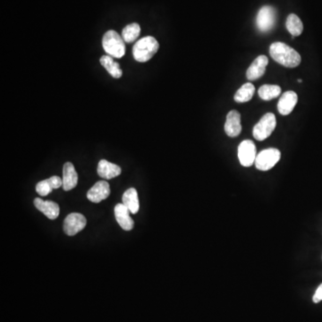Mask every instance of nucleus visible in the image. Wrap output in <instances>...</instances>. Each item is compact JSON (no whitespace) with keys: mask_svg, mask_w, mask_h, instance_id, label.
<instances>
[{"mask_svg":"<svg viewBox=\"0 0 322 322\" xmlns=\"http://www.w3.org/2000/svg\"><path fill=\"white\" fill-rule=\"evenodd\" d=\"M270 54L276 62L286 68H296L302 60L298 52L283 42L271 44Z\"/></svg>","mask_w":322,"mask_h":322,"instance_id":"1","label":"nucleus"},{"mask_svg":"<svg viewBox=\"0 0 322 322\" xmlns=\"http://www.w3.org/2000/svg\"><path fill=\"white\" fill-rule=\"evenodd\" d=\"M159 44L152 36H146L138 40L133 48V56L140 63L147 62L158 52Z\"/></svg>","mask_w":322,"mask_h":322,"instance_id":"2","label":"nucleus"},{"mask_svg":"<svg viewBox=\"0 0 322 322\" xmlns=\"http://www.w3.org/2000/svg\"><path fill=\"white\" fill-rule=\"evenodd\" d=\"M102 47L109 56L121 58L125 54V44L122 36L113 30L107 31L102 39Z\"/></svg>","mask_w":322,"mask_h":322,"instance_id":"3","label":"nucleus"},{"mask_svg":"<svg viewBox=\"0 0 322 322\" xmlns=\"http://www.w3.org/2000/svg\"><path fill=\"white\" fill-rule=\"evenodd\" d=\"M277 125V120L273 113H267L253 127V137L257 141H264L271 136Z\"/></svg>","mask_w":322,"mask_h":322,"instance_id":"4","label":"nucleus"},{"mask_svg":"<svg viewBox=\"0 0 322 322\" xmlns=\"http://www.w3.org/2000/svg\"><path fill=\"white\" fill-rule=\"evenodd\" d=\"M281 158V153L278 149L270 148L259 153L255 159V167L261 171H268L275 167Z\"/></svg>","mask_w":322,"mask_h":322,"instance_id":"5","label":"nucleus"},{"mask_svg":"<svg viewBox=\"0 0 322 322\" xmlns=\"http://www.w3.org/2000/svg\"><path fill=\"white\" fill-rule=\"evenodd\" d=\"M276 23V10L271 6H265L260 9L256 17V25L259 31L268 32L274 27Z\"/></svg>","mask_w":322,"mask_h":322,"instance_id":"6","label":"nucleus"},{"mask_svg":"<svg viewBox=\"0 0 322 322\" xmlns=\"http://www.w3.org/2000/svg\"><path fill=\"white\" fill-rule=\"evenodd\" d=\"M257 151L254 143L250 140H245L238 146V159L243 167H250L255 162Z\"/></svg>","mask_w":322,"mask_h":322,"instance_id":"7","label":"nucleus"},{"mask_svg":"<svg viewBox=\"0 0 322 322\" xmlns=\"http://www.w3.org/2000/svg\"><path fill=\"white\" fill-rule=\"evenodd\" d=\"M87 220L84 215L80 213H71L65 219V233L69 236H74L86 227Z\"/></svg>","mask_w":322,"mask_h":322,"instance_id":"8","label":"nucleus"},{"mask_svg":"<svg viewBox=\"0 0 322 322\" xmlns=\"http://www.w3.org/2000/svg\"><path fill=\"white\" fill-rule=\"evenodd\" d=\"M110 195V187L106 181H99L89 190L87 198L92 203H99Z\"/></svg>","mask_w":322,"mask_h":322,"instance_id":"9","label":"nucleus"},{"mask_svg":"<svg viewBox=\"0 0 322 322\" xmlns=\"http://www.w3.org/2000/svg\"><path fill=\"white\" fill-rule=\"evenodd\" d=\"M225 132L229 137H237L242 132L241 115L237 110H231L227 115Z\"/></svg>","mask_w":322,"mask_h":322,"instance_id":"10","label":"nucleus"},{"mask_svg":"<svg viewBox=\"0 0 322 322\" xmlns=\"http://www.w3.org/2000/svg\"><path fill=\"white\" fill-rule=\"evenodd\" d=\"M297 101H298V96L295 92L293 91L284 92L279 99L278 110L282 115H289L291 112L294 110Z\"/></svg>","mask_w":322,"mask_h":322,"instance_id":"11","label":"nucleus"},{"mask_svg":"<svg viewBox=\"0 0 322 322\" xmlns=\"http://www.w3.org/2000/svg\"><path fill=\"white\" fill-rule=\"evenodd\" d=\"M269 64V59L266 56H259L247 69L246 77L249 81H255L261 78L265 74L267 66Z\"/></svg>","mask_w":322,"mask_h":322,"instance_id":"12","label":"nucleus"},{"mask_svg":"<svg viewBox=\"0 0 322 322\" xmlns=\"http://www.w3.org/2000/svg\"><path fill=\"white\" fill-rule=\"evenodd\" d=\"M130 211L123 203L116 204L115 207V217L116 221L123 230L130 231L134 228L135 222L130 217Z\"/></svg>","mask_w":322,"mask_h":322,"instance_id":"13","label":"nucleus"},{"mask_svg":"<svg viewBox=\"0 0 322 322\" xmlns=\"http://www.w3.org/2000/svg\"><path fill=\"white\" fill-rule=\"evenodd\" d=\"M34 206L49 219H56L59 216V205L52 201H43L40 198L34 199Z\"/></svg>","mask_w":322,"mask_h":322,"instance_id":"14","label":"nucleus"},{"mask_svg":"<svg viewBox=\"0 0 322 322\" xmlns=\"http://www.w3.org/2000/svg\"><path fill=\"white\" fill-rule=\"evenodd\" d=\"M63 186V180L57 175H54L48 179L40 181L36 185V191L40 196H47L49 195L54 189H57Z\"/></svg>","mask_w":322,"mask_h":322,"instance_id":"15","label":"nucleus"},{"mask_svg":"<svg viewBox=\"0 0 322 322\" xmlns=\"http://www.w3.org/2000/svg\"><path fill=\"white\" fill-rule=\"evenodd\" d=\"M63 188L65 191H70L77 185L78 175L71 162H67L63 167Z\"/></svg>","mask_w":322,"mask_h":322,"instance_id":"16","label":"nucleus"},{"mask_svg":"<svg viewBox=\"0 0 322 322\" xmlns=\"http://www.w3.org/2000/svg\"><path fill=\"white\" fill-rule=\"evenodd\" d=\"M98 175L104 179L115 178L121 174V167L115 164L101 159L98 165Z\"/></svg>","mask_w":322,"mask_h":322,"instance_id":"17","label":"nucleus"},{"mask_svg":"<svg viewBox=\"0 0 322 322\" xmlns=\"http://www.w3.org/2000/svg\"><path fill=\"white\" fill-rule=\"evenodd\" d=\"M123 204L132 214H136L140 209L139 198L136 188H129L123 195Z\"/></svg>","mask_w":322,"mask_h":322,"instance_id":"18","label":"nucleus"},{"mask_svg":"<svg viewBox=\"0 0 322 322\" xmlns=\"http://www.w3.org/2000/svg\"><path fill=\"white\" fill-rule=\"evenodd\" d=\"M100 64L103 67L110 76L115 79H119L123 76V71L120 69L119 64L116 63L113 59V57L109 55L100 57Z\"/></svg>","mask_w":322,"mask_h":322,"instance_id":"19","label":"nucleus"},{"mask_svg":"<svg viewBox=\"0 0 322 322\" xmlns=\"http://www.w3.org/2000/svg\"><path fill=\"white\" fill-rule=\"evenodd\" d=\"M254 92L255 87L253 84L250 83L244 84L235 93V100L238 103L248 102L252 99Z\"/></svg>","mask_w":322,"mask_h":322,"instance_id":"20","label":"nucleus"},{"mask_svg":"<svg viewBox=\"0 0 322 322\" xmlns=\"http://www.w3.org/2000/svg\"><path fill=\"white\" fill-rule=\"evenodd\" d=\"M286 29L290 32L293 37L301 35L303 31V24L298 16L294 14H291L287 16L286 23Z\"/></svg>","mask_w":322,"mask_h":322,"instance_id":"21","label":"nucleus"},{"mask_svg":"<svg viewBox=\"0 0 322 322\" xmlns=\"http://www.w3.org/2000/svg\"><path fill=\"white\" fill-rule=\"evenodd\" d=\"M259 96L263 100H271L278 98L281 93V88L279 85L264 84L259 89Z\"/></svg>","mask_w":322,"mask_h":322,"instance_id":"22","label":"nucleus"},{"mask_svg":"<svg viewBox=\"0 0 322 322\" xmlns=\"http://www.w3.org/2000/svg\"><path fill=\"white\" fill-rule=\"evenodd\" d=\"M141 34V27L137 23L128 24L122 32V38L126 43L135 42Z\"/></svg>","mask_w":322,"mask_h":322,"instance_id":"23","label":"nucleus"},{"mask_svg":"<svg viewBox=\"0 0 322 322\" xmlns=\"http://www.w3.org/2000/svg\"><path fill=\"white\" fill-rule=\"evenodd\" d=\"M312 300H313V302H314L315 303H318V302L322 301V284L317 288V290L315 292Z\"/></svg>","mask_w":322,"mask_h":322,"instance_id":"24","label":"nucleus"}]
</instances>
